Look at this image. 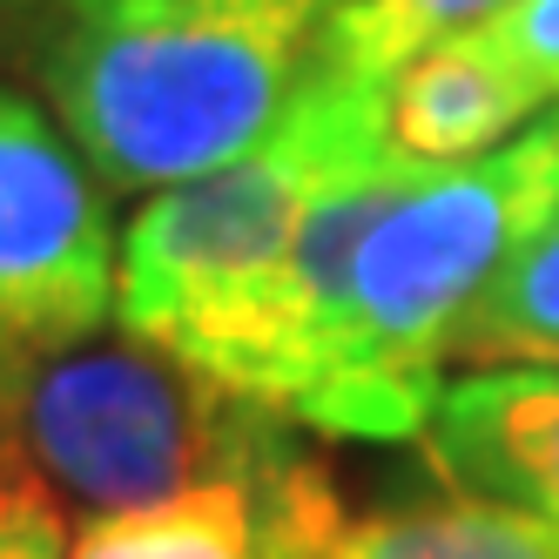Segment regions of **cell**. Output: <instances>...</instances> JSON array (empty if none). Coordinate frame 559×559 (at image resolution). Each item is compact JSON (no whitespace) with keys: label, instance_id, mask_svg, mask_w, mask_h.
<instances>
[{"label":"cell","instance_id":"obj_13","mask_svg":"<svg viewBox=\"0 0 559 559\" xmlns=\"http://www.w3.org/2000/svg\"><path fill=\"white\" fill-rule=\"evenodd\" d=\"M41 0H0V21H21V14H34Z\"/></svg>","mask_w":559,"mask_h":559},{"label":"cell","instance_id":"obj_3","mask_svg":"<svg viewBox=\"0 0 559 559\" xmlns=\"http://www.w3.org/2000/svg\"><path fill=\"white\" fill-rule=\"evenodd\" d=\"M552 203L559 122L512 135L478 163L418 176L357 243L324 371L297 405V425L365 445L418 438L472 304Z\"/></svg>","mask_w":559,"mask_h":559},{"label":"cell","instance_id":"obj_4","mask_svg":"<svg viewBox=\"0 0 559 559\" xmlns=\"http://www.w3.org/2000/svg\"><path fill=\"white\" fill-rule=\"evenodd\" d=\"M0 438L88 519L142 512L195 486H250L290 465V418L195 378L176 357L88 337L0 384Z\"/></svg>","mask_w":559,"mask_h":559},{"label":"cell","instance_id":"obj_2","mask_svg":"<svg viewBox=\"0 0 559 559\" xmlns=\"http://www.w3.org/2000/svg\"><path fill=\"white\" fill-rule=\"evenodd\" d=\"M384 142V82L317 68L250 155L142 203L122 236L115 324L195 378L276 412L304 223L324 189Z\"/></svg>","mask_w":559,"mask_h":559},{"label":"cell","instance_id":"obj_7","mask_svg":"<svg viewBox=\"0 0 559 559\" xmlns=\"http://www.w3.org/2000/svg\"><path fill=\"white\" fill-rule=\"evenodd\" d=\"M533 115L539 95L492 48H478L472 27L418 48L405 68L384 74V135L405 163L425 169L478 163V155L506 148Z\"/></svg>","mask_w":559,"mask_h":559},{"label":"cell","instance_id":"obj_14","mask_svg":"<svg viewBox=\"0 0 559 559\" xmlns=\"http://www.w3.org/2000/svg\"><path fill=\"white\" fill-rule=\"evenodd\" d=\"M552 122H559V115H552Z\"/></svg>","mask_w":559,"mask_h":559},{"label":"cell","instance_id":"obj_5","mask_svg":"<svg viewBox=\"0 0 559 559\" xmlns=\"http://www.w3.org/2000/svg\"><path fill=\"white\" fill-rule=\"evenodd\" d=\"M122 250L108 182L41 95L0 82V384L108 331Z\"/></svg>","mask_w":559,"mask_h":559},{"label":"cell","instance_id":"obj_8","mask_svg":"<svg viewBox=\"0 0 559 559\" xmlns=\"http://www.w3.org/2000/svg\"><path fill=\"white\" fill-rule=\"evenodd\" d=\"M317 559H559V526L526 506L499 499H425V506H384L331 533Z\"/></svg>","mask_w":559,"mask_h":559},{"label":"cell","instance_id":"obj_1","mask_svg":"<svg viewBox=\"0 0 559 559\" xmlns=\"http://www.w3.org/2000/svg\"><path fill=\"white\" fill-rule=\"evenodd\" d=\"M350 0H41L21 68L108 195H163L250 155L324 68Z\"/></svg>","mask_w":559,"mask_h":559},{"label":"cell","instance_id":"obj_10","mask_svg":"<svg viewBox=\"0 0 559 559\" xmlns=\"http://www.w3.org/2000/svg\"><path fill=\"white\" fill-rule=\"evenodd\" d=\"M499 8H506V0H350V8L331 21L324 68L365 74V82H384V74L405 68L418 48L445 41V34L486 21V14H499Z\"/></svg>","mask_w":559,"mask_h":559},{"label":"cell","instance_id":"obj_11","mask_svg":"<svg viewBox=\"0 0 559 559\" xmlns=\"http://www.w3.org/2000/svg\"><path fill=\"white\" fill-rule=\"evenodd\" d=\"M74 526L48 478L21 459V445L0 438V559H68Z\"/></svg>","mask_w":559,"mask_h":559},{"label":"cell","instance_id":"obj_12","mask_svg":"<svg viewBox=\"0 0 559 559\" xmlns=\"http://www.w3.org/2000/svg\"><path fill=\"white\" fill-rule=\"evenodd\" d=\"M472 34L539 95V108L559 102V0H506L499 14L472 21Z\"/></svg>","mask_w":559,"mask_h":559},{"label":"cell","instance_id":"obj_9","mask_svg":"<svg viewBox=\"0 0 559 559\" xmlns=\"http://www.w3.org/2000/svg\"><path fill=\"white\" fill-rule=\"evenodd\" d=\"M452 365H559V203L472 304Z\"/></svg>","mask_w":559,"mask_h":559},{"label":"cell","instance_id":"obj_6","mask_svg":"<svg viewBox=\"0 0 559 559\" xmlns=\"http://www.w3.org/2000/svg\"><path fill=\"white\" fill-rule=\"evenodd\" d=\"M418 445L452 492L559 526V365H465L438 391Z\"/></svg>","mask_w":559,"mask_h":559}]
</instances>
